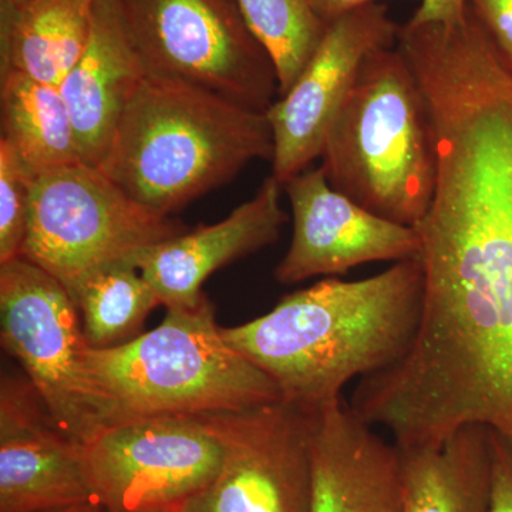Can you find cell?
Returning a JSON list of instances; mask_svg holds the SVG:
<instances>
[{"label": "cell", "mask_w": 512, "mask_h": 512, "mask_svg": "<svg viewBox=\"0 0 512 512\" xmlns=\"http://www.w3.org/2000/svg\"><path fill=\"white\" fill-rule=\"evenodd\" d=\"M423 295L417 255L362 281L330 278L299 289L266 315L222 333L274 380L284 402L318 412L342 399L350 380L389 369L409 353Z\"/></svg>", "instance_id": "cell-1"}, {"label": "cell", "mask_w": 512, "mask_h": 512, "mask_svg": "<svg viewBox=\"0 0 512 512\" xmlns=\"http://www.w3.org/2000/svg\"><path fill=\"white\" fill-rule=\"evenodd\" d=\"M272 158L265 113L147 74L97 168L138 204L168 217L234 180L252 161Z\"/></svg>", "instance_id": "cell-2"}, {"label": "cell", "mask_w": 512, "mask_h": 512, "mask_svg": "<svg viewBox=\"0 0 512 512\" xmlns=\"http://www.w3.org/2000/svg\"><path fill=\"white\" fill-rule=\"evenodd\" d=\"M329 184L363 208L416 228L433 197L429 110L399 47L370 53L323 144Z\"/></svg>", "instance_id": "cell-3"}, {"label": "cell", "mask_w": 512, "mask_h": 512, "mask_svg": "<svg viewBox=\"0 0 512 512\" xmlns=\"http://www.w3.org/2000/svg\"><path fill=\"white\" fill-rule=\"evenodd\" d=\"M86 367L113 424L284 402L274 380L225 340L208 296L190 308H167L156 329L124 345L89 348Z\"/></svg>", "instance_id": "cell-4"}, {"label": "cell", "mask_w": 512, "mask_h": 512, "mask_svg": "<svg viewBox=\"0 0 512 512\" xmlns=\"http://www.w3.org/2000/svg\"><path fill=\"white\" fill-rule=\"evenodd\" d=\"M187 231L148 210L100 168L67 165L35 177L22 258L74 296L97 272L136 265L141 252Z\"/></svg>", "instance_id": "cell-5"}, {"label": "cell", "mask_w": 512, "mask_h": 512, "mask_svg": "<svg viewBox=\"0 0 512 512\" xmlns=\"http://www.w3.org/2000/svg\"><path fill=\"white\" fill-rule=\"evenodd\" d=\"M148 76L194 84L266 113L279 94L271 56L237 0H120Z\"/></svg>", "instance_id": "cell-6"}, {"label": "cell", "mask_w": 512, "mask_h": 512, "mask_svg": "<svg viewBox=\"0 0 512 512\" xmlns=\"http://www.w3.org/2000/svg\"><path fill=\"white\" fill-rule=\"evenodd\" d=\"M0 340L74 440L87 446L113 424L87 373L90 346L76 303L55 276L22 256L0 264Z\"/></svg>", "instance_id": "cell-7"}, {"label": "cell", "mask_w": 512, "mask_h": 512, "mask_svg": "<svg viewBox=\"0 0 512 512\" xmlns=\"http://www.w3.org/2000/svg\"><path fill=\"white\" fill-rule=\"evenodd\" d=\"M96 501L106 512H181L214 481L224 444L205 416L111 424L86 446Z\"/></svg>", "instance_id": "cell-8"}, {"label": "cell", "mask_w": 512, "mask_h": 512, "mask_svg": "<svg viewBox=\"0 0 512 512\" xmlns=\"http://www.w3.org/2000/svg\"><path fill=\"white\" fill-rule=\"evenodd\" d=\"M202 416L224 444V464L181 512H308L312 412L278 402Z\"/></svg>", "instance_id": "cell-9"}, {"label": "cell", "mask_w": 512, "mask_h": 512, "mask_svg": "<svg viewBox=\"0 0 512 512\" xmlns=\"http://www.w3.org/2000/svg\"><path fill=\"white\" fill-rule=\"evenodd\" d=\"M399 32L400 25L383 3L330 23L301 76L265 113L274 136L272 175L279 183L285 185L320 158L329 128L366 57L396 47Z\"/></svg>", "instance_id": "cell-10"}, {"label": "cell", "mask_w": 512, "mask_h": 512, "mask_svg": "<svg viewBox=\"0 0 512 512\" xmlns=\"http://www.w3.org/2000/svg\"><path fill=\"white\" fill-rule=\"evenodd\" d=\"M92 501L86 446L59 426L28 377L3 373L0 512H49Z\"/></svg>", "instance_id": "cell-11"}, {"label": "cell", "mask_w": 512, "mask_h": 512, "mask_svg": "<svg viewBox=\"0 0 512 512\" xmlns=\"http://www.w3.org/2000/svg\"><path fill=\"white\" fill-rule=\"evenodd\" d=\"M292 208L291 245L276 266L281 284L342 275L370 262L420 254L416 228L373 214L329 184L322 168L305 170L284 185Z\"/></svg>", "instance_id": "cell-12"}, {"label": "cell", "mask_w": 512, "mask_h": 512, "mask_svg": "<svg viewBox=\"0 0 512 512\" xmlns=\"http://www.w3.org/2000/svg\"><path fill=\"white\" fill-rule=\"evenodd\" d=\"M345 400L312 412L308 512H404L402 456Z\"/></svg>", "instance_id": "cell-13"}, {"label": "cell", "mask_w": 512, "mask_h": 512, "mask_svg": "<svg viewBox=\"0 0 512 512\" xmlns=\"http://www.w3.org/2000/svg\"><path fill=\"white\" fill-rule=\"evenodd\" d=\"M282 185L271 175L249 201L225 220L185 231L153 245L137 258L138 271L165 308H190L205 298L202 285L222 266L275 244L288 214Z\"/></svg>", "instance_id": "cell-14"}, {"label": "cell", "mask_w": 512, "mask_h": 512, "mask_svg": "<svg viewBox=\"0 0 512 512\" xmlns=\"http://www.w3.org/2000/svg\"><path fill=\"white\" fill-rule=\"evenodd\" d=\"M146 76L120 0H94L89 42L59 87L84 163L99 167Z\"/></svg>", "instance_id": "cell-15"}, {"label": "cell", "mask_w": 512, "mask_h": 512, "mask_svg": "<svg viewBox=\"0 0 512 512\" xmlns=\"http://www.w3.org/2000/svg\"><path fill=\"white\" fill-rule=\"evenodd\" d=\"M94 0L0 2V74L60 87L92 33Z\"/></svg>", "instance_id": "cell-16"}, {"label": "cell", "mask_w": 512, "mask_h": 512, "mask_svg": "<svg viewBox=\"0 0 512 512\" xmlns=\"http://www.w3.org/2000/svg\"><path fill=\"white\" fill-rule=\"evenodd\" d=\"M399 448L404 512H488L490 427L468 424L439 447Z\"/></svg>", "instance_id": "cell-17"}, {"label": "cell", "mask_w": 512, "mask_h": 512, "mask_svg": "<svg viewBox=\"0 0 512 512\" xmlns=\"http://www.w3.org/2000/svg\"><path fill=\"white\" fill-rule=\"evenodd\" d=\"M2 138L35 175L84 163L59 87L19 73L0 74Z\"/></svg>", "instance_id": "cell-18"}, {"label": "cell", "mask_w": 512, "mask_h": 512, "mask_svg": "<svg viewBox=\"0 0 512 512\" xmlns=\"http://www.w3.org/2000/svg\"><path fill=\"white\" fill-rule=\"evenodd\" d=\"M73 301L93 349L114 348L136 339L148 315L163 305L153 286L131 264L97 272L77 289Z\"/></svg>", "instance_id": "cell-19"}, {"label": "cell", "mask_w": 512, "mask_h": 512, "mask_svg": "<svg viewBox=\"0 0 512 512\" xmlns=\"http://www.w3.org/2000/svg\"><path fill=\"white\" fill-rule=\"evenodd\" d=\"M245 22L264 46L278 74L279 96L311 62L328 26L309 0H237Z\"/></svg>", "instance_id": "cell-20"}, {"label": "cell", "mask_w": 512, "mask_h": 512, "mask_svg": "<svg viewBox=\"0 0 512 512\" xmlns=\"http://www.w3.org/2000/svg\"><path fill=\"white\" fill-rule=\"evenodd\" d=\"M35 175L0 138V264L22 254Z\"/></svg>", "instance_id": "cell-21"}, {"label": "cell", "mask_w": 512, "mask_h": 512, "mask_svg": "<svg viewBox=\"0 0 512 512\" xmlns=\"http://www.w3.org/2000/svg\"><path fill=\"white\" fill-rule=\"evenodd\" d=\"M488 512H512V437L491 430Z\"/></svg>", "instance_id": "cell-22"}, {"label": "cell", "mask_w": 512, "mask_h": 512, "mask_svg": "<svg viewBox=\"0 0 512 512\" xmlns=\"http://www.w3.org/2000/svg\"><path fill=\"white\" fill-rule=\"evenodd\" d=\"M468 6L512 66V0H467Z\"/></svg>", "instance_id": "cell-23"}, {"label": "cell", "mask_w": 512, "mask_h": 512, "mask_svg": "<svg viewBox=\"0 0 512 512\" xmlns=\"http://www.w3.org/2000/svg\"><path fill=\"white\" fill-rule=\"evenodd\" d=\"M467 5V0H420L419 9L410 20L414 23L453 25L464 18Z\"/></svg>", "instance_id": "cell-24"}, {"label": "cell", "mask_w": 512, "mask_h": 512, "mask_svg": "<svg viewBox=\"0 0 512 512\" xmlns=\"http://www.w3.org/2000/svg\"><path fill=\"white\" fill-rule=\"evenodd\" d=\"M380 2L382 0H309L316 15L326 25H330L335 20L348 15V13L355 12L357 9L366 8V6L375 5V3Z\"/></svg>", "instance_id": "cell-25"}, {"label": "cell", "mask_w": 512, "mask_h": 512, "mask_svg": "<svg viewBox=\"0 0 512 512\" xmlns=\"http://www.w3.org/2000/svg\"><path fill=\"white\" fill-rule=\"evenodd\" d=\"M49 512H106L103 507L96 501L92 503H84L79 505H73V507L62 508V510L49 511Z\"/></svg>", "instance_id": "cell-26"}, {"label": "cell", "mask_w": 512, "mask_h": 512, "mask_svg": "<svg viewBox=\"0 0 512 512\" xmlns=\"http://www.w3.org/2000/svg\"><path fill=\"white\" fill-rule=\"evenodd\" d=\"M0 2L12 3V5H19V3L28 2V0H0Z\"/></svg>", "instance_id": "cell-27"}]
</instances>
